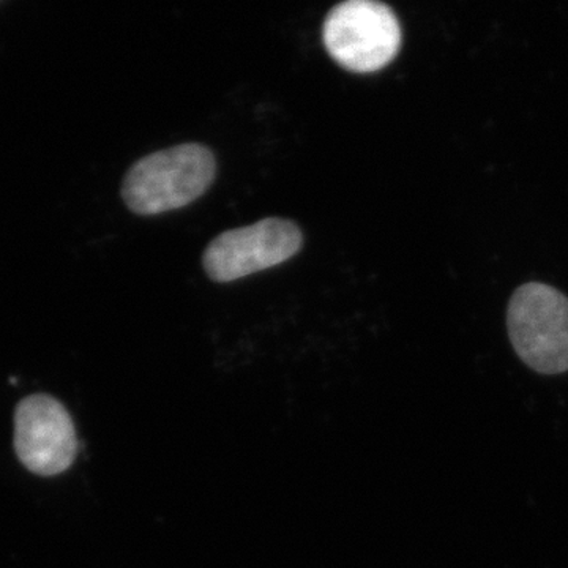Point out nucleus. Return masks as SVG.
<instances>
[{
  "instance_id": "nucleus-4",
  "label": "nucleus",
  "mask_w": 568,
  "mask_h": 568,
  "mask_svg": "<svg viewBox=\"0 0 568 568\" xmlns=\"http://www.w3.org/2000/svg\"><path fill=\"white\" fill-rule=\"evenodd\" d=\"M302 244L301 227L291 220H261L213 239L204 252V271L213 282H235L286 263Z\"/></svg>"
},
{
  "instance_id": "nucleus-1",
  "label": "nucleus",
  "mask_w": 568,
  "mask_h": 568,
  "mask_svg": "<svg viewBox=\"0 0 568 568\" xmlns=\"http://www.w3.org/2000/svg\"><path fill=\"white\" fill-rule=\"evenodd\" d=\"M215 174L211 149L189 142L134 163L123 179L122 197L138 215H159L194 203L207 192Z\"/></svg>"
},
{
  "instance_id": "nucleus-3",
  "label": "nucleus",
  "mask_w": 568,
  "mask_h": 568,
  "mask_svg": "<svg viewBox=\"0 0 568 568\" xmlns=\"http://www.w3.org/2000/svg\"><path fill=\"white\" fill-rule=\"evenodd\" d=\"M323 40L325 50L343 69L354 73H375L398 54L402 26L386 3L347 0L328 11Z\"/></svg>"
},
{
  "instance_id": "nucleus-2",
  "label": "nucleus",
  "mask_w": 568,
  "mask_h": 568,
  "mask_svg": "<svg viewBox=\"0 0 568 568\" xmlns=\"http://www.w3.org/2000/svg\"><path fill=\"white\" fill-rule=\"evenodd\" d=\"M507 328L515 353L538 375L568 372V297L560 291L523 284L508 304Z\"/></svg>"
},
{
  "instance_id": "nucleus-5",
  "label": "nucleus",
  "mask_w": 568,
  "mask_h": 568,
  "mask_svg": "<svg viewBox=\"0 0 568 568\" xmlns=\"http://www.w3.org/2000/svg\"><path fill=\"white\" fill-rule=\"evenodd\" d=\"M14 450L26 469L40 477L69 470L77 459V428L59 399L37 394L14 413Z\"/></svg>"
}]
</instances>
